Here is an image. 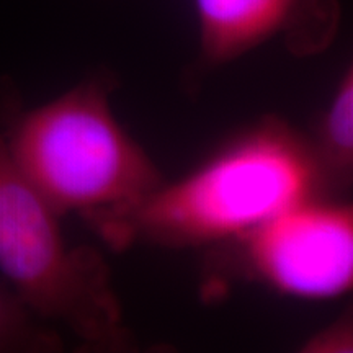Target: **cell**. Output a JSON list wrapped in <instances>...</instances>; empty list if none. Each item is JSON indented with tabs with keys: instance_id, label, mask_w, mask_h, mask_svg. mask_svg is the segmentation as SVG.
Segmentation results:
<instances>
[{
	"instance_id": "ba28073f",
	"label": "cell",
	"mask_w": 353,
	"mask_h": 353,
	"mask_svg": "<svg viewBox=\"0 0 353 353\" xmlns=\"http://www.w3.org/2000/svg\"><path fill=\"white\" fill-rule=\"evenodd\" d=\"M299 352L304 353H352L353 352V317L352 309L324 325L306 339Z\"/></svg>"
},
{
	"instance_id": "3957f363",
	"label": "cell",
	"mask_w": 353,
	"mask_h": 353,
	"mask_svg": "<svg viewBox=\"0 0 353 353\" xmlns=\"http://www.w3.org/2000/svg\"><path fill=\"white\" fill-rule=\"evenodd\" d=\"M61 216L26 179L0 132V272L43 321L61 322L85 347L126 352L134 335L125 322L103 257L69 247Z\"/></svg>"
},
{
	"instance_id": "6da1fadb",
	"label": "cell",
	"mask_w": 353,
	"mask_h": 353,
	"mask_svg": "<svg viewBox=\"0 0 353 353\" xmlns=\"http://www.w3.org/2000/svg\"><path fill=\"white\" fill-rule=\"evenodd\" d=\"M312 196L324 195L307 136L270 114L94 231L118 250L221 245Z\"/></svg>"
},
{
	"instance_id": "5b68a950",
	"label": "cell",
	"mask_w": 353,
	"mask_h": 353,
	"mask_svg": "<svg viewBox=\"0 0 353 353\" xmlns=\"http://www.w3.org/2000/svg\"><path fill=\"white\" fill-rule=\"evenodd\" d=\"M198 51L190 77H203L281 39L296 56L324 51L341 21L339 0H193Z\"/></svg>"
},
{
	"instance_id": "8992f818",
	"label": "cell",
	"mask_w": 353,
	"mask_h": 353,
	"mask_svg": "<svg viewBox=\"0 0 353 353\" xmlns=\"http://www.w3.org/2000/svg\"><path fill=\"white\" fill-rule=\"evenodd\" d=\"M307 139L319 172L322 195L345 198L353 180L352 65L342 70Z\"/></svg>"
},
{
	"instance_id": "52a82bcc",
	"label": "cell",
	"mask_w": 353,
	"mask_h": 353,
	"mask_svg": "<svg viewBox=\"0 0 353 353\" xmlns=\"http://www.w3.org/2000/svg\"><path fill=\"white\" fill-rule=\"evenodd\" d=\"M63 339L34 314L12 288L0 285V353H52Z\"/></svg>"
},
{
	"instance_id": "7a4b0ae2",
	"label": "cell",
	"mask_w": 353,
	"mask_h": 353,
	"mask_svg": "<svg viewBox=\"0 0 353 353\" xmlns=\"http://www.w3.org/2000/svg\"><path fill=\"white\" fill-rule=\"evenodd\" d=\"M112 72L88 76L46 103L8 118L15 164L57 214L92 229L117 218L164 183L148 151L112 107Z\"/></svg>"
},
{
	"instance_id": "277c9868",
	"label": "cell",
	"mask_w": 353,
	"mask_h": 353,
	"mask_svg": "<svg viewBox=\"0 0 353 353\" xmlns=\"http://www.w3.org/2000/svg\"><path fill=\"white\" fill-rule=\"evenodd\" d=\"M221 268L285 296L324 301L353 285V206L312 196L221 244Z\"/></svg>"
}]
</instances>
